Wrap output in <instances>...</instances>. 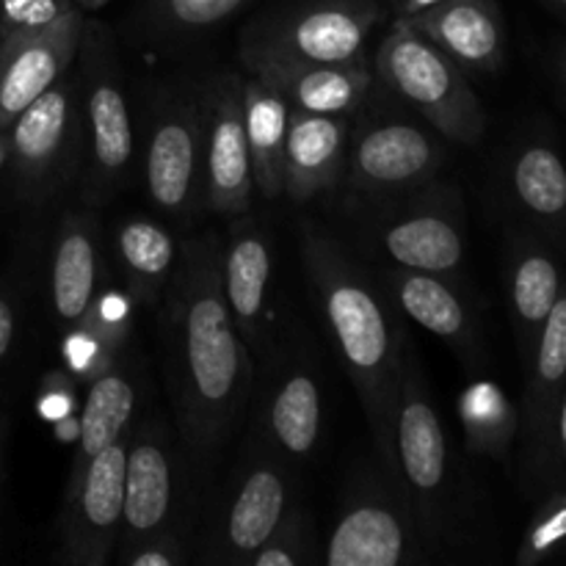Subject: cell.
Wrapping results in <instances>:
<instances>
[{
	"label": "cell",
	"instance_id": "9a60e30c",
	"mask_svg": "<svg viewBox=\"0 0 566 566\" xmlns=\"http://www.w3.org/2000/svg\"><path fill=\"white\" fill-rule=\"evenodd\" d=\"M130 434L111 442L83 475L66 484L61 501V562L105 566L114 558L125 512V468Z\"/></svg>",
	"mask_w": 566,
	"mask_h": 566
},
{
	"label": "cell",
	"instance_id": "30bf717a",
	"mask_svg": "<svg viewBox=\"0 0 566 566\" xmlns=\"http://www.w3.org/2000/svg\"><path fill=\"white\" fill-rule=\"evenodd\" d=\"M407 497L387 475H359L346 492L324 551L329 566H403L429 558Z\"/></svg>",
	"mask_w": 566,
	"mask_h": 566
},
{
	"label": "cell",
	"instance_id": "4fadbf2b",
	"mask_svg": "<svg viewBox=\"0 0 566 566\" xmlns=\"http://www.w3.org/2000/svg\"><path fill=\"white\" fill-rule=\"evenodd\" d=\"M293 503V468L252 442L208 528L205 564L249 566Z\"/></svg>",
	"mask_w": 566,
	"mask_h": 566
},
{
	"label": "cell",
	"instance_id": "3957f363",
	"mask_svg": "<svg viewBox=\"0 0 566 566\" xmlns=\"http://www.w3.org/2000/svg\"><path fill=\"white\" fill-rule=\"evenodd\" d=\"M75 61L83 116V166L77 182L86 208L99 210L119 193L133 166L136 138L130 99L114 39L99 22L83 25Z\"/></svg>",
	"mask_w": 566,
	"mask_h": 566
},
{
	"label": "cell",
	"instance_id": "e575fe53",
	"mask_svg": "<svg viewBox=\"0 0 566 566\" xmlns=\"http://www.w3.org/2000/svg\"><path fill=\"white\" fill-rule=\"evenodd\" d=\"M566 536V497H556L539 512L520 551V562L534 564L545 558Z\"/></svg>",
	"mask_w": 566,
	"mask_h": 566
},
{
	"label": "cell",
	"instance_id": "5bb4252c",
	"mask_svg": "<svg viewBox=\"0 0 566 566\" xmlns=\"http://www.w3.org/2000/svg\"><path fill=\"white\" fill-rule=\"evenodd\" d=\"M164 426L144 423L130 431L125 468V512L114 558L122 562L133 547L160 531L180 528L186 509V457Z\"/></svg>",
	"mask_w": 566,
	"mask_h": 566
},
{
	"label": "cell",
	"instance_id": "5b68a950",
	"mask_svg": "<svg viewBox=\"0 0 566 566\" xmlns=\"http://www.w3.org/2000/svg\"><path fill=\"white\" fill-rule=\"evenodd\" d=\"M205 86L155 92L144 147V186L160 216L188 230L205 213Z\"/></svg>",
	"mask_w": 566,
	"mask_h": 566
},
{
	"label": "cell",
	"instance_id": "83f0119b",
	"mask_svg": "<svg viewBox=\"0 0 566 566\" xmlns=\"http://www.w3.org/2000/svg\"><path fill=\"white\" fill-rule=\"evenodd\" d=\"M531 385L525 396V423L531 437L545 434L566 381V291L547 315L534 354H531Z\"/></svg>",
	"mask_w": 566,
	"mask_h": 566
},
{
	"label": "cell",
	"instance_id": "484cf974",
	"mask_svg": "<svg viewBox=\"0 0 566 566\" xmlns=\"http://www.w3.org/2000/svg\"><path fill=\"white\" fill-rule=\"evenodd\" d=\"M287 114L291 108L274 88L254 75L243 77V130L252 160L254 191L263 199L282 197Z\"/></svg>",
	"mask_w": 566,
	"mask_h": 566
},
{
	"label": "cell",
	"instance_id": "2e32d148",
	"mask_svg": "<svg viewBox=\"0 0 566 566\" xmlns=\"http://www.w3.org/2000/svg\"><path fill=\"white\" fill-rule=\"evenodd\" d=\"M205 213L238 219L252 210L254 180L243 130V77L219 72L205 83Z\"/></svg>",
	"mask_w": 566,
	"mask_h": 566
},
{
	"label": "cell",
	"instance_id": "4dcf8cb0",
	"mask_svg": "<svg viewBox=\"0 0 566 566\" xmlns=\"http://www.w3.org/2000/svg\"><path fill=\"white\" fill-rule=\"evenodd\" d=\"M249 0H149L144 25L155 39L180 42L221 25Z\"/></svg>",
	"mask_w": 566,
	"mask_h": 566
},
{
	"label": "cell",
	"instance_id": "cb8c5ba5",
	"mask_svg": "<svg viewBox=\"0 0 566 566\" xmlns=\"http://www.w3.org/2000/svg\"><path fill=\"white\" fill-rule=\"evenodd\" d=\"M136 365L127 357V352H122L111 363V368H105L86 385V401H83V412L77 418L75 453H72L66 484L81 479L92 459L105 451L111 442L130 434L133 418H136Z\"/></svg>",
	"mask_w": 566,
	"mask_h": 566
},
{
	"label": "cell",
	"instance_id": "9c48e42d",
	"mask_svg": "<svg viewBox=\"0 0 566 566\" xmlns=\"http://www.w3.org/2000/svg\"><path fill=\"white\" fill-rule=\"evenodd\" d=\"M365 213L368 238L390 263L446 276L464 263V208L453 186L431 180Z\"/></svg>",
	"mask_w": 566,
	"mask_h": 566
},
{
	"label": "cell",
	"instance_id": "277c9868",
	"mask_svg": "<svg viewBox=\"0 0 566 566\" xmlns=\"http://www.w3.org/2000/svg\"><path fill=\"white\" fill-rule=\"evenodd\" d=\"M376 81L418 111L446 142L473 147L484 136V108L462 66L403 17H396L374 55Z\"/></svg>",
	"mask_w": 566,
	"mask_h": 566
},
{
	"label": "cell",
	"instance_id": "1f68e13d",
	"mask_svg": "<svg viewBox=\"0 0 566 566\" xmlns=\"http://www.w3.org/2000/svg\"><path fill=\"white\" fill-rule=\"evenodd\" d=\"M315 564V534L307 509L291 503L285 517L276 523L269 539L249 558V566H310Z\"/></svg>",
	"mask_w": 566,
	"mask_h": 566
},
{
	"label": "cell",
	"instance_id": "ac0fdd59",
	"mask_svg": "<svg viewBox=\"0 0 566 566\" xmlns=\"http://www.w3.org/2000/svg\"><path fill=\"white\" fill-rule=\"evenodd\" d=\"M221 285L249 354L263 359L271 348V238L252 213L230 219V232L221 241Z\"/></svg>",
	"mask_w": 566,
	"mask_h": 566
},
{
	"label": "cell",
	"instance_id": "d590c367",
	"mask_svg": "<svg viewBox=\"0 0 566 566\" xmlns=\"http://www.w3.org/2000/svg\"><path fill=\"white\" fill-rule=\"evenodd\" d=\"M186 562H188L186 531L171 528L144 539L142 545L133 547L119 564L122 566H182Z\"/></svg>",
	"mask_w": 566,
	"mask_h": 566
},
{
	"label": "cell",
	"instance_id": "74e56055",
	"mask_svg": "<svg viewBox=\"0 0 566 566\" xmlns=\"http://www.w3.org/2000/svg\"><path fill=\"white\" fill-rule=\"evenodd\" d=\"M442 3V0H398L396 6V17H415L420 11L431 9V6Z\"/></svg>",
	"mask_w": 566,
	"mask_h": 566
},
{
	"label": "cell",
	"instance_id": "7402d4cb",
	"mask_svg": "<svg viewBox=\"0 0 566 566\" xmlns=\"http://www.w3.org/2000/svg\"><path fill=\"white\" fill-rule=\"evenodd\" d=\"M348 136L352 130L343 116L291 108L285 164H282V193L293 202H310L321 193L335 191L346 171Z\"/></svg>",
	"mask_w": 566,
	"mask_h": 566
},
{
	"label": "cell",
	"instance_id": "4316f807",
	"mask_svg": "<svg viewBox=\"0 0 566 566\" xmlns=\"http://www.w3.org/2000/svg\"><path fill=\"white\" fill-rule=\"evenodd\" d=\"M509 296L514 321L523 332L525 357H531L547 315L562 296V274L551 254L534 247L520 249L509 271Z\"/></svg>",
	"mask_w": 566,
	"mask_h": 566
},
{
	"label": "cell",
	"instance_id": "b9f144b4",
	"mask_svg": "<svg viewBox=\"0 0 566 566\" xmlns=\"http://www.w3.org/2000/svg\"><path fill=\"white\" fill-rule=\"evenodd\" d=\"M558 3H562V6H566V0H558Z\"/></svg>",
	"mask_w": 566,
	"mask_h": 566
},
{
	"label": "cell",
	"instance_id": "d4e9b609",
	"mask_svg": "<svg viewBox=\"0 0 566 566\" xmlns=\"http://www.w3.org/2000/svg\"><path fill=\"white\" fill-rule=\"evenodd\" d=\"M114 254L127 296L142 310L158 307L182 263V241L155 219L133 216L114 232Z\"/></svg>",
	"mask_w": 566,
	"mask_h": 566
},
{
	"label": "cell",
	"instance_id": "44dd1931",
	"mask_svg": "<svg viewBox=\"0 0 566 566\" xmlns=\"http://www.w3.org/2000/svg\"><path fill=\"white\" fill-rule=\"evenodd\" d=\"M379 282L390 293L398 313L446 340L468 363L479 359V324L451 276L390 263L381 269Z\"/></svg>",
	"mask_w": 566,
	"mask_h": 566
},
{
	"label": "cell",
	"instance_id": "d6986e66",
	"mask_svg": "<svg viewBox=\"0 0 566 566\" xmlns=\"http://www.w3.org/2000/svg\"><path fill=\"white\" fill-rule=\"evenodd\" d=\"M97 210H70L61 219L50 252V310L61 329L86 321L99 293L108 287L103 227Z\"/></svg>",
	"mask_w": 566,
	"mask_h": 566
},
{
	"label": "cell",
	"instance_id": "d6a6232c",
	"mask_svg": "<svg viewBox=\"0 0 566 566\" xmlns=\"http://www.w3.org/2000/svg\"><path fill=\"white\" fill-rule=\"evenodd\" d=\"M61 354H64V365L70 370V376L75 381H92L94 376L103 374L105 368H111L119 354L108 346L105 340H99L92 329L86 326H72L64 329V340H61Z\"/></svg>",
	"mask_w": 566,
	"mask_h": 566
},
{
	"label": "cell",
	"instance_id": "8fae6325",
	"mask_svg": "<svg viewBox=\"0 0 566 566\" xmlns=\"http://www.w3.org/2000/svg\"><path fill=\"white\" fill-rule=\"evenodd\" d=\"M446 144L434 127L398 116L368 119L348 136L343 180L368 210L437 180L448 160Z\"/></svg>",
	"mask_w": 566,
	"mask_h": 566
},
{
	"label": "cell",
	"instance_id": "836d02e7",
	"mask_svg": "<svg viewBox=\"0 0 566 566\" xmlns=\"http://www.w3.org/2000/svg\"><path fill=\"white\" fill-rule=\"evenodd\" d=\"M75 9V0H0V39L53 28Z\"/></svg>",
	"mask_w": 566,
	"mask_h": 566
},
{
	"label": "cell",
	"instance_id": "f1b7e54d",
	"mask_svg": "<svg viewBox=\"0 0 566 566\" xmlns=\"http://www.w3.org/2000/svg\"><path fill=\"white\" fill-rule=\"evenodd\" d=\"M514 197L539 219L566 216V166L551 147H525L512 166Z\"/></svg>",
	"mask_w": 566,
	"mask_h": 566
},
{
	"label": "cell",
	"instance_id": "8d00e7d4",
	"mask_svg": "<svg viewBox=\"0 0 566 566\" xmlns=\"http://www.w3.org/2000/svg\"><path fill=\"white\" fill-rule=\"evenodd\" d=\"M17 307H20V298H17L14 287L0 285V363L6 359V354L11 352V343L17 335Z\"/></svg>",
	"mask_w": 566,
	"mask_h": 566
},
{
	"label": "cell",
	"instance_id": "6da1fadb",
	"mask_svg": "<svg viewBox=\"0 0 566 566\" xmlns=\"http://www.w3.org/2000/svg\"><path fill=\"white\" fill-rule=\"evenodd\" d=\"M164 370L177 442L193 470L210 468L249 412L254 359L221 285V238H182V263L160 302Z\"/></svg>",
	"mask_w": 566,
	"mask_h": 566
},
{
	"label": "cell",
	"instance_id": "8992f818",
	"mask_svg": "<svg viewBox=\"0 0 566 566\" xmlns=\"http://www.w3.org/2000/svg\"><path fill=\"white\" fill-rule=\"evenodd\" d=\"M3 158L17 197L39 208L81 177L83 116L75 75L66 72L17 114L3 133Z\"/></svg>",
	"mask_w": 566,
	"mask_h": 566
},
{
	"label": "cell",
	"instance_id": "e0dca14e",
	"mask_svg": "<svg viewBox=\"0 0 566 566\" xmlns=\"http://www.w3.org/2000/svg\"><path fill=\"white\" fill-rule=\"evenodd\" d=\"M83 25L86 17L75 9L53 28L0 39V136L20 111L70 72L81 50Z\"/></svg>",
	"mask_w": 566,
	"mask_h": 566
},
{
	"label": "cell",
	"instance_id": "52a82bcc",
	"mask_svg": "<svg viewBox=\"0 0 566 566\" xmlns=\"http://www.w3.org/2000/svg\"><path fill=\"white\" fill-rule=\"evenodd\" d=\"M379 20L376 0H287L249 22L241 39V59L269 55L370 66L368 39Z\"/></svg>",
	"mask_w": 566,
	"mask_h": 566
},
{
	"label": "cell",
	"instance_id": "7a4b0ae2",
	"mask_svg": "<svg viewBox=\"0 0 566 566\" xmlns=\"http://www.w3.org/2000/svg\"><path fill=\"white\" fill-rule=\"evenodd\" d=\"M302 263L332 343L363 403L381 473L401 492L396 470V409L409 343L398 307L385 285L370 280L340 241L313 221L302 224Z\"/></svg>",
	"mask_w": 566,
	"mask_h": 566
},
{
	"label": "cell",
	"instance_id": "603a6c76",
	"mask_svg": "<svg viewBox=\"0 0 566 566\" xmlns=\"http://www.w3.org/2000/svg\"><path fill=\"white\" fill-rule=\"evenodd\" d=\"M464 72H492L503 64V17L495 0H442L403 17Z\"/></svg>",
	"mask_w": 566,
	"mask_h": 566
},
{
	"label": "cell",
	"instance_id": "f546056e",
	"mask_svg": "<svg viewBox=\"0 0 566 566\" xmlns=\"http://www.w3.org/2000/svg\"><path fill=\"white\" fill-rule=\"evenodd\" d=\"M457 407L470 451L490 453V457L506 453L517 418H514L501 387L492 381H475L459 396Z\"/></svg>",
	"mask_w": 566,
	"mask_h": 566
},
{
	"label": "cell",
	"instance_id": "ffe728a7",
	"mask_svg": "<svg viewBox=\"0 0 566 566\" xmlns=\"http://www.w3.org/2000/svg\"><path fill=\"white\" fill-rule=\"evenodd\" d=\"M243 66L249 75L274 88L287 108L343 116V119H352L363 108L376 83L370 66L318 64V61L269 59V55H247Z\"/></svg>",
	"mask_w": 566,
	"mask_h": 566
},
{
	"label": "cell",
	"instance_id": "f35d334b",
	"mask_svg": "<svg viewBox=\"0 0 566 566\" xmlns=\"http://www.w3.org/2000/svg\"><path fill=\"white\" fill-rule=\"evenodd\" d=\"M558 426H556V446H558V453H562V459H566V392L562 398H558Z\"/></svg>",
	"mask_w": 566,
	"mask_h": 566
},
{
	"label": "cell",
	"instance_id": "ba28073f",
	"mask_svg": "<svg viewBox=\"0 0 566 566\" xmlns=\"http://www.w3.org/2000/svg\"><path fill=\"white\" fill-rule=\"evenodd\" d=\"M396 470L398 486L423 531L426 542L437 545L448 531L453 484L448 437L440 412L431 401L429 381L420 370L412 346L407 348L396 409Z\"/></svg>",
	"mask_w": 566,
	"mask_h": 566
},
{
	"label": "cell",
	"instance_id": "7c38bea8",
	"mask_svg": "<svg viewBox=\"0 0 566 566\" xmlns=\"http://www.w3.org/2000/svg\"><path fill=\"white\" fill-rule=\"evenodd\" d=\"M265 376L249 398L252 442L291 468L310 462L324 434V396L307 352L271 346L263 357Z\"/></svg>",
	"mask_w": 566,
	"mask_h": 566
},
{
	"label": "cell",
	"instance_id": "60d3db41",
	"mask_svg": "<svg viewBox=\"0 0 566 566\" xmlns=\"http://www.w3.org/2000/svg\"><path fill=\"white\" fill-rule=\"evenodd\" d=\"M390 3H392V9H396V6H398V0H390Z\"/></svg>",
	"mask_w": 566,
	"mask_h": 566
},
{
	"label": "cell",
	"instance_id": "ab89813d",
	"mask_svg": "<svg viewBox=\"0 0 566 566\" xmlns=\"http://www.w3.org/2000/svg\"><path fill=\"white\" fill-rule=\"evenodd\" d=\"M105 3H108V0H75V6L81 11H97V9H103Z\"/></svg>",
	"mask_w": 566,
	"mask_h": 566
}]
</instances>
